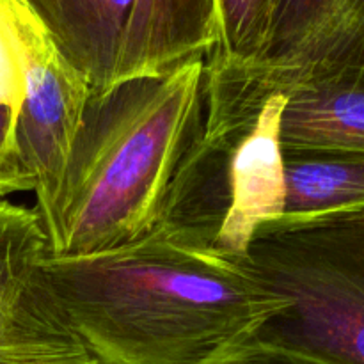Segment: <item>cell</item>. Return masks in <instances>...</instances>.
Wrapping results in <instances>:
<instances>
[{
  "instance_id": "1",
  "label": "cell",
  "mask_w": 364,
  "mask_h": 364,
  "mask_svg": "<svg viewBox=\"0 0 364 364\" xmlns=\"http://www.w3.org/2000/svg\"><path fill=\"white\" fill-rule=\"evenodd\" d=\"M45 270L96 364H206L258 336L287 306L244 259L151 230Z\"/></svg>"
},
{
  "instance_id": "2",
  "label": "cell",
  "mask_w": 364,
  "mask_h": 364,
  "mask_svg": "<svg viewBox=\"0 0 364 364\" xmlns=\"http://www.w3.org/2000/svg\"><path fill=\"white\" fill-rule=\"evenodd\" d=\"M205 60L91 91L59 191L39 217L46 256L112 251L156 226L201 123Z\"/></svg>"
},
{
  "instance_id": "3",
  "label": "cell",
  "mask_w": 364,
  "mask_h": 364,
  "mask_svg": "<svg viewBox=\"0 0 364 364\" xmlns=\"http://www.w3.org/2000/svg\"><path fill=\"white\" fill-rule=\"evenodd\" d=\"M288 92L259 64L206 57L201 123L153 230L247 258L256 233L284 212L281 121Z\"/></svg>"
},
{
  "instance_id": "4",
  "label": "cell",
  "mask_w": 364,
  "mask_h": 364,
  "mask_svg": "<svg viewBox=\"0 0 364 364\" xmlns=\"http://www.w3.org/2000/svg\"><path fill=\"white\" fill-rule=\"evenodd\" d=\"M245 265L287 306L259 340L364 364V208L267 223Z\"/></svg>"
},
{
  "instance_id": "5",
  "label": "cell",
  "mask_w": 364,
  "mask_h": 364,
  "mask_svg": "<svg viewBox=\"0 0 364 364\" xmlns=\"http://www.w3.org/2000/svg\"><path fill=\"white\" fill-rule=\"evenodd\" d=\"M91 91L206 59L219 41L217 0H23Z\"/></svg>"
},
{
  "instance_id": "6",
  "label": "cell",
  "mask_w": 364,
  "mask_h": 364,
  "mask_svg": "<svg viewBox=\"0 0 364 364\" xmlns=\"http://www.w3.org/2000/svg\"><path fill=\"white\" fill-rule=\"evenodd\" d=\"M38 212L0 201V364H96L45 270Z\"/></svg>"
},
{
  "instance_id": "7",
  "label": "cell",
  "mask_w": 364,
  "mask_h": 364,
  "mask_svg": "<svg viewBox=\"0 0 364 364\" xmlns=\"http://www.w3.org/2000/svg\"><path fill=\"white\" fill-rule=\"evenodd\" d=\"M25 57V96L16 142L36 178V212L45 215L59 191L91 87L64 59L28 7L9 11Z\"/></svg>"
},
{
  "instance_id": "8",
  "label": "cell",
  "mask_w": 364,
  "mask_h": 364,
  "mask_svg": "<svg viewBox=\"0 0 364 364\" xmlns=\"http://www.w3.org/2000/svg\"><path fill=\"white\" fill-rule=\"evenodd\" d=\"M259 66L288 91L364 66V0H277Z\"/></svg>"
},
{
  "instance_id": "9",
  "label": "cell",
  "mask_w": 364,
  "mask_h": 364,
  "mask_svg": "<svg viewBox=\"0 0 364 364\" xmlns=\"http://www.w3.org/2000/svg\"><path fill=\"white\" fill-rule=\"evenodd\" d=\"M281 139L284 151L364 155V66L291 89L281 121Z\"/></svg>"
},
{
  "instance_id": "10",
  "label": "cell",
  "mask_w": 364,
  "mask_h": 364,
  "mask_svg": "<svg viewBox=\"0 0 364 364\" xmlns=\"http://www.w3.org/2000/svg\"><path fill=\"white\" fill-rule=\"evenodd\" d=\"M284 219L364 208V155L284 151Z\"/></svg>"
},
{
  "instance_id": "11",
  "label": "cell",
  "mask_w": 364,
  "mask_h": 364,
  "mask_svg": "<svg viewBox=\"0 0 364 364\" xmlns=\"http://www.w3.org/2000/svg\"><path fill=\"white\" fill-rule=\"evenodd\" d=\"M277 0H217L219 41L208 57L256 64L269 43Z\"/></svg>"
},
{
  "instance_id": "12",
  "label": "cell",
  "mask_w": 364,
  "mask_h": 364,
  "mask_svg": "<svg viewBox=\"0 0 364 364\" xmlns=\"http://www.w3.org/2000/svg\"><path fill=\"white\" fill-rule=\"evenodd\" d=\"M9 11L0 7V105L20 110L25 96V57Z\"/></svg>"
},
{
  "instance_id": "13",
  "label": "cell",
  "mask_w": 364,
  "mask_h": 364,
  "mask_svg": "<svg viewBox=\"0 0 364 364\" xmlns=\"http://www.w3.org/2000/svg\"><path fill=\"white\" fill-rule=\"evenodd\" d=\"M18 110L0 105V196L36 191V178L16 142Z\"/></svg>"
},
{
  "instance_id": "14",
  "label": "cell",
  "mask_w": 364,
  "mask_h": 364,
  "mask_svg": "<svg viewBox=\"0 0 364 364\" xmlns=\"http://www.w3.org/2000/svg\"><path fill=\"white\" fill-rule=\"evenodd\" d=\"M206 364H343L326 355L313 354L301 348L284 347L270 341L251 338L228 348Z\"/></svg>"
},
{
  "instance_id": "15",
  "label": "cell",
  "mask_w": 364,
  "mask_h": 364,
  "mask_svg": "<svg viewBox=\"0 0 364 364\" xmlns=\"http://www.w3.org/2000/svg\"><path fill=\"white\" fill-rule=\"evenodd\" d=\"M23 6V0H0V7H6V9H18V7Z\"/></svg>"
}]
</instances>
